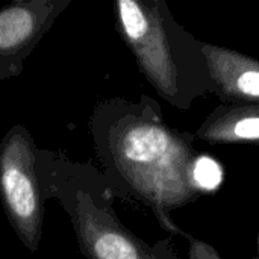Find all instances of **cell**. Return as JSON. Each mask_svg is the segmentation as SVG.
Here are the masks:
<instances>
[{
	"label": "cell",
	"mask_w": 259,
	"mask_h": 259,
	"mask_svg": "<svg viewBox=\"0 0 259 259\" xmlns=\"http://www.w3.org/2000/svg\"><path fill=\"white\" fill-rule=\"evenodd\" d=\"M36 171L44 200L55 199L67 212L87 259H152L115 219L103 176L62 153L36 149Z\"/></svg>",
	"instance_id": "6da1fadb"
},
{
	"label": "cell",
	"mask_w": 259,
	"mask_h": 259,
	"mask_svg": "<svg viewBox=\"0 0 259 259\" xmlns=\"http://www.w3.org/2000/svg\"><path fill=\"white\" fill-rule=\"evenodd\" d=\"M36 149L23 124L12 126L0 143V202L9 225L30 253L39 247L44 222Z\"/></svg>",
	"instance_id": "7a4b0ae2"
},
{
	"label": "cell",
	"mask_w": 259,
	"mask_h": 259,
	"mask_svg": "<svg viewBox=\"0 0 259 259\" xmlns=\"http://www.w3.org/2000/svg\"><path fill=\"white\" fill-rule=\"evenodd\" d=\"M71 0H15L0 8V82L21 74L24 61Z\"/></svg>",
	"instance_id": "3957f363"
},
{
	"label": "cell",
	"mask_w": 259,
	"mask_h": 259,
	"mask_svg": "<svg viewBox=\"0 0 259 259\" xmlns=\"http://www.w3.org/2000/svg\"><path fill=\"white\" fill-rule=\"evenodd\" d=\"M117 14L124 38L135 50L147 73L155 82L171 87L167 50L153 17L135 0H118Z\"/></svg>",
	"instance_id": "277c9868"
},
{
	"label": "cell",
	"mask_w": 259,
	"mask_h": 259,
	"mask_svg": "<svg viewBox=\"0 0 259 259\" xmlns=\"http://www.w3.org/2000/svg\"><path fill=\"white\" fill-rule=\"evenodd\" d=\"M219 70L225 76V83L237 91L238 96L259 97V65L249 61H235L234 56L226 58L223 53L215 61Z\"/></svg>",
	"instance_id": "5b68a950"
},
{
	"label": "cell",
	"mask_w": 259,
	"mask_h": 259,
	"mask_svg": "<svg viewBox=\"0 0 259 259\" xmlns=\"http://www.w3.org/2000/svg\"><path fill=\"white\" fill-rule=\"evenodd\" d=\"M193 178L194 182L206 191L215 190L223 179V171L222 167L208 156H202L196 161L194 168H193Z\"/></svg>",
	"instance_id": "8992f818"
},
{
	"label": "cell",
	"mask_w": 259,
	"mask_h": 259,
	"mask_svg": "<svg viewBox=\"0 0 259 259\" xmlns=\"http://www.w3.org/2000/svg\"><path fill=\"white\" fill-rule=\"evenodd\" d=\"M229 135L235 140H259V114H249L240 117L229 127Z\"/></svg>",
	"instance_id": "52a82bcc"
}]
</instances>
